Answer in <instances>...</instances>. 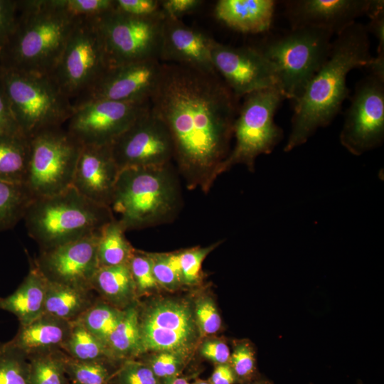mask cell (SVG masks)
<instances>
[{
	"mask_svg": "<svg viewBox=\"0 0 384 384\" xmlns=\"http://www.w3.org/2000/svg\"><path fill=\"white\" fill-rule=\"evenodd\" d=\"M120 171L171 163L174 144L166 124L149 108L110 145Z\"/></svg>",
	"mask_w": 384,
	"mask_h": 384,
	"instance_id": "15",
	"label": "cell"
},
{
	"mask_svg": "<svg viewBox=\"0 0 384 384\" xmlns=\"http://www.w3.org/2000/svg\"><path fill=\"white\" fill-rule=\"evenodd\" d=\"M124 311L102 299L96 300L78 320L106 346L109 337L122 319Z\"/></svg>",
	"mask_w": 384,
	"mask_h": 384,
	"instance_id": "33",
	"label": "cell"
},
{
	"mask_svg": "<svg viewBox=\"0 0 384 384\" xmlns=\"http://www.w3.org/2000/svg\"><path fill=\"white\" fill-rule=\"evenodd\" d=\"M70 384H78V383L72 382Z\"/></svg>",
	"mask_w": 384,
	"mask_h": 384,
	"instance_id": "54",
	"label": "cell"
},
{
	"mask_svg": "<svg viewBox=\"0 0 384 384\" xmlns=\"http://www.w3.org/2000/svg\"><path fill=\"white\" fill-rule=\"evenodd\" d=\"M71 324L72 321L43 314L27 324L19 325L15 336L4 343L27 358L39 353L62 350Z\"/></svg>",
	"mask_w": 384,
	"mask_h": 384,
	"instance_id": "22",
	"label": "cell"
},
{
	"mask_svg": "<svg viewBox=\"0 0 384 384\" xmlns=\"http://www.w3.org/2000/svg\"><path fill=\"white\" fill-rule=\"evenodd\" d=\"M236 379L233 370L227 363L216 365L208 382L210 384H233Z\"/></svg>",
	"mask_w": 384,
	"mask_h": 384,
	"instance_id": "50",
	"label": "cell"
},
{
	"mask_svg": "<svg viewBox=\"0 0 384 384\" xmlns=\"http://www.w3.org/2000/svg\"><path fill=\"white\" fill-rule=\"evenodd\" d=\"M200 353L205 358L216 363L229 362L230 352L228 345L220 339H208L202 343Z\"/></svg>",
	"mask_w": 384,
	"mask_h": 384,
	"instance_id": "49",
	"label": "cell"
},
{
	"mask_svg": "<svg viewBox=\"0 0 384 384\" xmlns=\"http://www.w3.org/2000/svg\"><path fill=\"white\" fill-rule=\"evenodd\" d=\"M164 18L134 17L114 9L98 18L110 66L159 59Z\"/></svg>",
	"mask_w": 384,
	"mask_h": 384,
	"instance_id": "12",
	"label": "cell"
},
{
	"mask_svg": "<svg viewBox=\"0 0 384 384\" xmlns=\"http://www.w3.org/2000/svg\"><path fill=\"white\" fill-rule=\"evenodd\" d=\"M284 99L276 87L244 97L234 124L235 146L222 164L220 175L238 164L245 165L253 172L256 159L272 152L283 138V131L274 118Z\"/></svg>",
	"mask_w": 384,
	"mask_h": 384,
	"instance_id": "8",
	"label": "cell"
},
{
	"mask_svg": "<svg viewBox=\"0 0 384 384\" xmlns=\"http://www.w3.org/2000/svg\"><path fill=\"white\" fill-rule=\"evenodd\" d=\"M161 64L159 59L151 58L110 67L87 92L73 102V107L96 100L127 102L150 100Z\"/></svg>",
	"mask_w": 384,
	"mask_h": 384,
	"instance_id": "18",
	"label": "cell"
},
{
	"mask_svg": "<svg viewBox=\"0 0 384 384\" xmlns=\"http://www.w3.org/2000/svg\"><path fill=\"white\" fill-rule=\"evenodd\" d=\"M171 163L120 171L110 208L125 231L169 223L182 207V192Z\"/></svg>",
	"mask_w": 384,
	"mask_h": 384,
	"instance_id": "4",
	"label": "cell"
},
{
	"mask_svg": "<svg viewBox=\"0 0 384 384\" xmlns=\"http://www.w3.org/2000/svg\"><path fill=\"white\" fill-rule=\"evenodd\" d=\"M368 16L370 21L366 26L367 31L372 33L378 41L377 56L373 58L368 68L370 72L384 77V1L378 0Z\"/></svg>",
	"mask_w": 384,
	"mask_h": 384,
	"instance_id": "41",
	"label": "cell"
},
{
	"mask_svg": "<svg viewBox=\"0 0 384 384\" xmlns=\"http://www.w3.org/2000/svg\"><path fill=\"white\" fill-rule=\"evenodd\" d=\"M62 351L72 358L82 361H107L105 344L88 331L78 319L72 321L70 331Z\"/></svg>",
	"mask_w": 384,
	"mask_h": 384,
	"instance_id": "31",
	"label": "cell"
},
{
	"mask_svg": "<svg viewBox=\"0 0 384 384\" xmlns=\"http://www.w3.org/2000/svg\"><path fill=\"white\" fill-rule=\"evenodd\" d=\"M154 277L160 287L176 290L183 284L180 252L149 253Z\"/></svg>",
	"mask_w": 384,
	"mask_h": 384,
	"instance_id": "36",
	"label": "cell"
},
{
	"mask_svg": "<svg viewBox=\"0 0 384 384\" xmlns=\"http://www.w3.org/2000/svg\"><path fill=\"white\" fill-rule=\"evenodd\" d=\"M112 384H161V380L144 362L129 359L114 371Z\"/></svg>",
	"mask_w": 384,
	"mask_h": 384,
	"instance_id": "40",
	"label": "cell"
},
{
	"mask_svg": "<svg viewBox=\"0 0 384 384\" xmlns=\"http://www.w3.org/2000/svg\"><path fill=\"white\" fill-rule=\"evenodd\" d=\"M91 286L103 301L118 309H125L135 304L136 288L128 263L99 267Z\"/></svg>",
	"mask_w": 384,
	"mask_h": 384,
	"instance_id": "25",
	"label": "cell"
},
{
	"mask_svg": "<svg viewBox=\"0 0 384 384\" xmlns=\"http://www.w3.org/2000/svg\"><path fill=\"white\" fill-rule=\"evenodd\" d=\"M106 348L112 363L134 359L144 353L136 304L124 309L122 319L108 338Z\"/></svg>",
	"mask_w": 384,
	"mask_h": 384,
	"instance_id": "27",
	"label": "cell"
},
{
	"mask_svg": "<svg viewBox=\"0 0 384 384\" xmlns=\"http://www.w3.org/2000/svg\"><path fill=\"white\" fill-rule=\"evenodd\" d=\"M18 16V0H0V52L9 41Z\"/></svg>",
	"mask_w": 384,
	"mask_h": 384,
	"instance_id": "46",
	"label": "cell"
},
{
	"mask_svg": "<svg viewBox=\"0 0 384 384\" xmlns=\"http://www.w3.org/2000/svg\"><path fill=\"white\" fill-rule=\"evenodd\" d=\"M119 172L110 146L82 145L72 186L87 198L110 208Z\"/></svg>",
	"mask_w": 384,
	"mask_h": 384,
	"instance_id": "21",
	"label": "cell"
},
{
	"mask_svg": "<svg viewBox=\"0 0 384 384\" xmlns=\"http://www.w3.org/2000/svg\"><path fill=\"white\" fill-rule=\"evenodd\" d=\"M139 326L144 353L166 351L187 358L201 336L193 307L181 299H156L139 309Z\"/></svg>",
	"mask_w": 384,
	"mask_h": 384,
	"instance_id": "11",
	"label": "cell"
},
{
	"mask_svg": "<svg viewBox=\"0 0 384 384\" xmlns=\"http://www.w3.org/2000/svg\"><path fill=\"white\" fill-rule=\"evenodd\" d=\"M162 13L166 18L180 19L193 13L201 7V0H163L160 1Z\"/></svg>",
	"mask_w": 384,
	"mask_h": 384,
	"instance_id": "48",
	"label": "cell"
},
{
	"mask_svg": "<svg viewBox=\"0 0 384 384\" xmlns=\"http://www.w3.org/2000/svg\"><path fill=\"white\" fill-rule=\"evenodd\" d=\"M161 384H190L186 379L178 376L161 380Z\"/></svg>",
	"mask_w": 384,
	"mask_h": 384,
	"instance_id": "51",
	"label": "cell"
},
{
	"mask_svg": "<svg viewBox=\"0 0 384 384\" xmlns=\"http://www.w3.org/2000/svg\"><path fill=\"white\" fill-rule=\"evenodd\" d=\"M0 384H29L27 357L4 343H0Z\"/></svg>",
	"mask_w": 384,
	"mask_h": 384,
	"instance_id": "35",
	"label": "cell"
},
{
	"mask_svg": "<svg viewBox=\"0 0 384 384\" xmlns=\"http://www.w3.org/2000/svg\"><path fill=\"white\" fill-rule=\"evenodd\" d=\"M228 363L236 378L244 380L250 378L255 370V351L250 343L245 341L237 343Z\"/></svg>",
	"mask_w": 384,
	"mask_h": 384,
	"instance_id": "44",
	"label": "cell"
},
{
	"mask_svg": "<svg viewBox=\"0 0 384 384\" xmlns=\"http://www.w3.org/2000/svg\"><path fill=\"white\" fill-rule=\"evenodd\" d=\"M341 145L361 156L384 140V77L372 72L355 87L339 135Z\"/></svg>",
	"mask_w": 384,
	"mask_h": 384,
	"instance_id": "13",
	"label": "cell"
},
{
	"mask_svg": "<svg viewBox=\"0 0 384 384\" xmlns=\"http://www.w3.org/2000/svg\"><path fill=\"white\" fill-rule=\"evenodd\" d=\"M75 19L98 18L114 9V0H53Z\"/></svg>",
	"mask_w": 384,
	"mask_h": 384,
	"instance_id": "39",
	"label": "cell"
},
{
	"mask_svg": "<svg viewBox=\"0 0 384 384\" xmlns=\"http://www.w3.org/2000/svg\"><path fill=\"white\" fill-rule=\"evenodd\" d=\"M114 218L110 207L87 198L71 186L33 199L23 220L29 236L43 250L96 233Z\"/></svg>",
	"mask_w": 384,
	"mask_h": 384,
	"instance_id": "5",
	"label": "cell"
},
{
	"mask_svg": "<svg viewBox=\"0 0 384 384\" xmlns=\"http://www.w3.org/2000/svg\"><path fill=\"white\" fill-rule=\"evenodd\" d=\"M128 265L135 285L137 297L159 287L153 273L149 253L134 250Z\"/></svg>",
	"mask_w": 384,
	"mask_h": 384,
	"instance_id": "37",
	"label": "cell"
},
{
	"mask_svg": "<svg viewBox=\"0 0 384 384\" xmlns=\"http://www.w3.org/2000/svg\"><path fill=\"white\" fill-rule=\"evenodd\" d=\"M97 20L77 21L50 75L72 104L110 68Z\"/></svg>",
	"mask_w": 384,
	"mask_h": 384,
	"instance_id": "10",
	"label": "cell"
},
{
	"mask_svg": "<svg viewBox=\"0 0 384 384\" xmlns=\"http://www.w3.org/2000/svg\"><path fill=\"white\" fill-rule=\"evenodd\" d=\"M92 291L47 281L43 314L73 321L96 301Z\"/></svg>",
	"mask_w": 384,
	"mask_h": 384,
	"instance_id": "26",
	"label": "cell"
},
{
	"mask_svg": "<svg viewBox=\"0 0 384 384\" xmlns=\"http://www.w3.org/2000/svg\"><path fill=\"white\" fill-rule=\"evenodd\" d=\"M210 55L216 73L239 100L255 91L278 87L274 68L256 46L234 47L213 39Z\"/></svg>",
	"mask_w": 384,
	"mask_h": 384,
	"instance_id": "16",
	"label": "cell"
},
{
	"mask_svg": "<svg viewBox=\"0 0 384 384\" xmlns=\"http://www.w3.org/2000/svg\"><path fill=\"white\" fill-rule=\"evenodd\" d=\"M23 184L33 198L55 195L72 186L82 145L68 130L57 127L28 138Z\"/></svg>",
	"mask_w": 384,
	"mask_h": 384,
	"instance_id": "9",
	"label": "cell"
},
{
	"mask_svg": "<svg viewBox=\"0 0 384 384\" xmlns=\"http://www.w3.org/2000/svg\"><path fill=\"white\" fill-rule=\"evenodd\" d=\"M250 384H267V383L260 381V382L252 383H250Z\"/></svg>",
	"mask_w": 384,
	"mask_h": 384,
	"instance_id": "53",
	"label": "cell"
},
{
	"mask_svg": "<svg viewBox=\"0 0 384 384\" xmlns=\"http://www.w3.org/2000/svg\"><path fill=\"white\" fill-rule=\"evenodd\" d=\"M0 135H24L16 121L11 104L1 82Z\"/></svg>",
	"mask_w": 384,
	"mask_h": 384,
	"instance_id": "47",
	"label": "cell"
},
{
	"mask_svg": "<svg viewBox=\"0 0 384 384\" xmlns=\"http://www.w3.org/2000/svg\"><path fill=\"white\" fill-rule=\"evenodd\" d=\"M377 0H288L283 1L290 28L314 27L338 35L368 15Z\"/></svg>",
	"mask_w": 384,
	"mask_h": 384,
	"instance_id": "19",
	"label": "cell"
},
{
	"mask_svg": "<svg viewBox=\"0 0 384 384\" xmlns=\"http://www.w3.org/2000/svg\"><path fill=\"white\" fill-rule=\"evenodd\" d=\"M193 384H210V383L208 381L198 379L196 380Z\"/></svg>",
	"mask_w": 384,
	"mask_h": 384,
	"instance_id": "52",
	"label": "cell"
},
{
	"mask_svg": "<svg viewBox=\"0 0 384 384\" xmlns=\"http://www.w3.org/2000/svg\"><path fill=\"white\" fill-rule=\"evenodd\" d=\"M186 358L172 352H156L144 362L160 380H164L178 376L186 363Z\"/></svg>",
	"mask_w": 384,
	"mask_h": 384,
	"instance_id": "43",
	"label": "cell"
},
{
	"mask_svg": "<svg viewBox=\"0 0 384 384\" xmlns=\"http://www.w3.org/2000/svg\"><path fill=\"white\" fill-rule=\"evenodd\" d=\"M149 108L150 100L87 101L73 107L65 129L82 145L110 146Z\"/></svg>",
	"mask_w": 384,
	"mask_h": 384,
	"instance_id": "14",
	"label": "cell"
},
{
	"mask_svg": "<svg viewBox=\"0 0 384 384\" xmlns=\"http://www.w3.org/2000/svg\"><path fill=\"white\" fill-rule=\"evenodd\" d=\"M78 20L53 0H18L16 25L0 52V66L51 75Z\"/></svg>",
	"mask_w": 384,
	"mask_h": 384,
	"instance_id": "3",
	"label": "cell"
},
{
	"mask_svg": "<svg viewBox=\"0 0 384 384\" xmlns=\"http://www.w3.org/2000/svg\"><path fill=\"white\" fill-rule=\"evenodd\" d=\"M125 232L116 218L101 229L97 245L99 267L129 262L135 249L127 240Z\"/></svg>",
	"mask_w": 384,
	"mask_h": 384,
	"instance_id": "29",
	"label": "cell"
},
{
	"mask_svg": "<svg viewBox=\"0 0 384 384\" xmlns=\"http://www.w3.org/2000/svg\"><path fill=\"white\" fill-rule=\"evenodd\" d=\"M33 199L23 183L0 180V232L23 220Z\"/></svg>",
	"mask_w": 384,
	"mask_h": 384,
	"instance_id": "30",
	"label": "cell"
},
{
	"mask_svg": "<svg viewBox=\"0 0 384 384\" xmlns=\"http://www.w3.org/2000/svg\"><path fill=\"white\" fill-rule=\"evenodd\" d=\"M220 242H217L207 247H196L179 251L183 284L193 285L199 282L203 260Z\"/></svg>",
	"mask_w": 384,
	"mask_h": 384,
	"instance_id": "38",
	"label": "cell"
},
{
	"mask_svg": "<svg viewBox=\"0 0 384 384\" xmlns=\"http://www.w3.org/2000/svg\"><path fill=\"white\" fill-rule=\"evenodd\" d=\"M65 356L62 350H55L28 356L29 384H69Z\"/></svg>",
	"mask_w": 384,
	"mask_h": 384,
	"instance_id": "32",
	"label": "cell"
},
{
	"mask_svg": "<svg viewBox=\"0 0 384 384\" xmlns=\"http://www.w3.org/2000/svg\"><path fill=\"white\" fill-rule=\"evenodd\" d=\"M368 33L366 26L355 22L336 35L328 58L293 102L285 152L306 143L337 115L349 95L348 73L356 68H368L373 63Z\"/></svg>",
	"mask_w": 384,
	"mask_h": 384,
	"instance_id": "2",
	"label": "cell"
},
{
	"mask_svg": "<svg viewBox=\"0 0 384 384\" xmlns=\"http://www.w3.org/2000/svg\"><path fill=\"white\" fill-rule=\"evenodd\" d=\"M28 151L24 135H0V180L23 183Z\"/></svg>",
	"mask_w": 384,
	"mask_h": 384,
	"instance_id": "28",
	"label": "cell"
},
{
	"mask_svg": "<svg viewBox=\"0 0 384 384\" xmlns=\"http://www.w3.org/2000/svg\"><path fill=\"white\" fill-rule=\"evenodd\" d=\"M114 9L139 18L164 16L160 1L157 0H114Z\"/></svg>",
	"mask_w": 384,
	"mask_h": 384,
	"instance_id": "45",
	"label": "cell"
},
{
	"mask_svg": "<svg viewBox=\"0 0 384 384\" xmlns=\"http://www.w3.org/2000/svg\"><path fill=\"white\" fill-rule=\"evenodd\" d=\"M333 35L314 27L290 28L256 46L274 68L278 88L285 99L294 102L300 97L328 58Z\"/></svg>",
	"mask_w": 384,
	"mask_h": 384,
	"instance_id": "6",
	"label": "cell"
},
{
	"mask_svg": "<svg viewBox=\"0 0 384 384\" xmlns=\"http://www.w3.org/2000/svg\"><path fill=\"white\" fill-rule=\"evenodd\" d=\"M0 82L28 139L43 130L63 127L73 112L71 100L50 75L0 66Z\"/></svg>",
	"mask_w": 384,
	"mask_h": 384,
	"instance_id": "7",
	"label": "cell"
},
{
	"mask_svg": "<svg viewBox=\"0 0 384 384\" xmlns=\"http://www.w3.org/2000/svg\"><path fill=\"white\" fill-rule=\"evenodd\" d=\"M273 0H219L213 14L227 27L242 33L257 34L270 30L276 8Z\"/></svg>",
	"mask_w": 384,
	"mask_h": 384,
	"instance_id": "23",
	"label": "cell"
},
{
	"mask_svg": "<svg viewBox=\"0 0 384 384\" xmlns=\"http://www.w3.org/2000/svg\"><path fill=\"white\" fill-rule=\"evenodd\" d=\"M47 280L34 262L16 291L0 297V309L14 314L20 325L27 324L43 314Z\"/></svg>",
	"mask_w": 384,
	"mask_h": 384,
	"instance_id": "24",
	"label": "cell"
},
{
	"mask_svg": "<svg viewBox=\"0 0 384 384\" xmlns=\"http://www.w3.org/2000/svg\"><path fill=\"white\" fill-rule=\"evenodd\" d=\"M107 361H82L65 358V368L67 376L73 383L78 384H112L114 372L111 373Z\"/></svg>",
	"mask_w": 384,
	"mask_h": 384,
	"instance_id": "34",
	"label": "cell"
},
{
	"mask_svg": "<svg viewBox=\"0 0 384 384\" xmlns=\"http://www.w3.org/2000/svg\"><path fill=\"white\" fill-rule=\"evenodd\" d=\"M194 317L201 335L217 333L222 324L217 306L210 297L198 298L193 306Z\"/></svg>",
	"mask_w": 384,
	"mask_h": 384,
	"instance_id": "42",
	"label": "cell"
},
{
	"mask_svg": "<svg viewBox=\"0 0 384 384\" xmlns=\"http://www.w3.org/2000/svg\"><path fill=\"white\" fill-rule=\"evenodd\" d=\"M218 75L161 64L150 108L167 126L178 173L208 192L228 156L240 104Z\"/></svg>",
	"mask_w": 384,
	"mask_h": 384,
	"instance_id": "1",
	"label": "cell"
},
{
	"mask_svg": "<svg viewBox=\"0 0 384 384\" xmlns=\"http://www.w3.org/2000/svg\"><path fill=\"white\" fill-rule=\"evenodd\" d=\"M213 38L180 19L164 18L159 60L211 75H218L210 49Z\"/></svg>",
	"mask_w": 384,
	"mask_h": 384,
	"instance_id": "20",
	"label": "cell"
},
{
	"mask_svg": "<svg viewBox=\"0 0 384 384\" xmlns=\"http://www.w3.org/2000/svg\"><path fill=\"white\" fill-rule=\"evenodd\" d=\"M100 233L41 250L33 262L48 282L92 290V281L99 268Z\"/></svg>",
	"mask_w": 384,
	"mask_h": 384,
	"instance_id": "17",
	"label": "cell"
}]
</instances>
